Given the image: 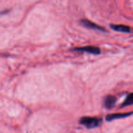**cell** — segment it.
<instances>
[{"label": "cell", "mask_w": 133, "mask_h": 133, "mask_svg": "<svg viewBox=\"0 0 133 133\" xmlns=\"http://www.w3.org/2000/svg\"><path fill=\"white\" fill-rule=\"evenodd\" d=\"M103 123V119L101 118L96 117H83L79 120V123L84 126L87 129H94L98 127Z\"/></svg>", "instance_id": "obj_1"}, {"label": "cell", "mask_w": 133, "mask_h": 133, "mask_svg": "<svg viewBox=\"0 0 133 133\" xmlns=\"http://www.w3.org/2000/svg\"><path fill=\"white\" fill-rule=\"evenodd\" d=\"M71 51H74L86 52V53H90V54L95 55H97L101 53V49H99V48L96 46H92V45L81 47V48H75L71 49Z\"/></svg>", "instance_id": "obj_2"}, {"label": "cell", "mask_w": 133, "mask_h": 133, "mask_svg": "<svg viewBox=\"0 0 133 133\" xmlns=\"http://www.w3.org/2000/svg\"><path fill=\"white\" fill-rule=\"evenodd\" d=\"M80 23L84 27L88 29H91L97 30V31H102V32H107V30L105 29L104 27H101V26L98 25L96 23H94V22H91V21L88 20L87 19H83L80 21Z\"/></svg>", "instance_id": "obj_3"}, {"label": "cell", "mask_w": 133, "mask_h": 133, "mask_svg": "<svg viewBox=\"0 0 133 133\" xmlns=\"http://www.w3.org/2000/svg\"><path fill=\"white\" fill-rule=\"evenodd\" d=\"M133 112H130L126 113H115V114H108L106 116V120L107 122H112L113 120L118 119H123V118H127L130 116L132 115Z\"/></svg>", "instance_id": "obj_4"}, {"label": "cell", "mask_w": 133, "mask_h": 133, "mask_svg": "<svg viewBox=\"0 0 133 133\" xmlns=\"http://www.w3.org/2000/svg\"><path fill=\"white\" fill-rule=\"evenodd\" d=\"M117 101V98L112 95H109L105 99V107L107 109H112L114 107Z\"/></svg>", "instance_id": "obj_5"}, {"label": "cell", "mask_w": 133, "mask_h": 133, "mask_svg": "<svg viewBox=\"0 0 133 133\" xmlns=\"http://www.w3.org/2000/svg\"><path fill=\"white\" fill-rule=\"evenodd\" d=\"M112 29L118 32H125V33H130L131 32V27L125 25H115L111 24L110 25Z\"/></svg>", "instance_id": "obj_6"}, {"label": "cell", "mask_w": 133, "mask_h": 133, "mask_svg": "<svg viewBox=\"0 0 133 133\" xmlns=\"http://www.w3.org/2000/svg\"><path fill=\"white\" fill-rule=\"evenodd\" d=\"M133 105V93H131L127 95L126 99L123 101V103L121 105L120 108H124L126 107L131 106Z\"/></svg>", "instance_id": "obj_7"}]
</instances>
